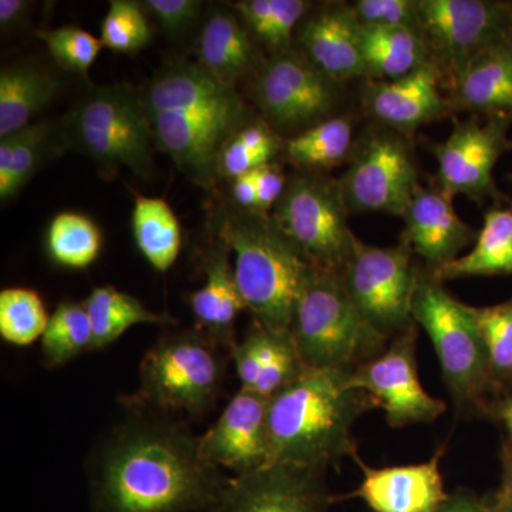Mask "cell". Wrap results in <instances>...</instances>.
Segmentation results:
<instances>
[{"mask_svg":"<svg viewBox=\"0 0 512 512\" xmlns=\"http://www.w3.org/2000/svg\"><path fill=\"white\" fill-rule=\"evenodd\" d=\"M120 404L86 458L90 512H214L231 476L201 457L190 421Z\"/></svg>","mask_w":512,"mask_h":512,"instance_id":"1","label":"cell"},{"mask_svg":"<svg viewBox=\"0 0 512 512\" xmlns=\"http://www.w3.org/2000/svg\"><path fill=\"white\" fill-rule=\"evenodd\" d=\"M154 144L202 188L214 187L231 138L251 123L235 87L198 63L164 66L141 93Z\"/></svg>","mask_w":512,"mask_h":512,"instance_id":"2","label":"cell"},{"mask_svg":"<svg viewBox=\"0 0 512 512\" xmlns=\"http://www.w3.org/2000/svg\"><path fill=\"white\" fill-rule=\"evenodd\" d=\"M350 373L306 369L269 399L271 464L328 471L356 456L353 427L363 414L377 409V403L370 394L350 387Z\"/></svg>","mask_w":512,"mask_h":512,"instance_id":"3","label":"cell"},{"mask_svg":"<svg viewBox=\"0 0 512 512\" xmlns=\"http://www.w3.org/2000/svg\"><path fill=\"white\" fill-rule=\"evenodd\" d=\"M215 235L231 251L239 293L252 320L289 330L312 262L266 212H224Z\"/></svg>","mask_w":512,"mask_h":512,"instance_id":"4","label":"cell"},{"mask_svg":"<svg viewBox=\"0 0 512 512\" xmlns=\"http://www.w3.org/2000/svg\"><path fill=\"white\" fill-rule=\"evenodd\" d=\"M231 352L198 328H167L147 350L138 386L120 402L198 420L220 400Z\"/></svg>","mask_w":512,"mask_h":512,"instance_id":"5","label":"cell"},{"mask_svg":"<svg viewBox=\"0 0 512 512\" xmlns=\"http://www.w3.org/2000/svg\"><path fill=\"white\" fill-rule=\"evenodd\" d=\"M413 320L429 335L441 376L461 419H488L495 400L505 396L491 370L487 350L466 303L421 268Z\"/></svg>","mask_w":512,"mask_h":512,"instance_id":"6","label":"cell"},{"mask_svg":"<svg viewBox=\"0 0 512 512\" xmlns=\"http://www.w3.org/2000/svg\"><path fill=\"white\" fill-rule=\"evenodd\" d=\"M289 332L309 369L346 372L375 359L389 340L356 308L342 272L316 265L306 276Z\"/></svg>","mask_w":512,"mask_h":512,"instance_id":"7","label":"cell"},{"mask_svg":"<svg viewBox=\"0 0 512 512\" xmlns=\"http://www.w3.org/2000/svg\"><path fill=\"white\" fill-rule=\"evenodd\" d=\"M67 147L89 157L107 180L121 168L154 174L153 133L141 94L126 84L92 87L63 121Z\"/></svg>","mask_w":512,"mask_h":512,"instance_id":"8","label":"cell"},{"mask_svg":"<svg viewBox=\"0 0 512 512\" xmlns=\"http://www.w3.org/2000/svg\"><path fill=\"white\" fill-rule=\"evenodd\" d=\"M349 214L338 180L302 171L288 181L271 217L313 265L342 271L359 242Z\"/></svg>","mask_w":512,"mask_h":512,"instance_id":"9","label":"cell"},{"mask_svg":"<svg viewBox=\"0 0 512 512\" xmlns=\"http://www.w3.org/2000/svg\"><path fill=\"white\" fill-rule=\"evenodd\" d=\"M419 180L409 137L379 124L356 141L338 183L349 212L403 217L421 187Z\"/></svg>","mask_w":512,"mask_h":512,"instance_id":"10","label":"cell"},{"mask_svg":"<svg viewBox=\"0 0 512 512\" xmlns=\"http://www.w3.org/2000/svg\"><path fill=\"white\" fill-rule=\"evenodd\" d=\"M413 256L403 241L394 247H376L359 239L340 271L356 308L387 338L414 325L413 301L421 268Z\"/></svg>","mask_w":512,"mask_h":512,"instance_id":"11","label":"cell"},{"mask_svg":"<svg viewBox=\"0 0 512 512\" xmlns=\"http://www.w3.org/2000/svg\"><path fill=\"white\" fill-rule=\"evenodd\" d=\"M419 29L448 87L478 53L512 39V2L419 0Z\"/></svg>","mask_w":512,"mask_h":512,"instance_id":"12","label":"cell"},{"mask_svg":"<svg viewBox=\"0 0 512 512\" xmlns=\"http://www.w3.org/2000/svg\"><path fill=\"white\" fill-rule=\"evenodd\" d=\"M339 86L308 57L286 50L259 70L254 97L269 126L299 134L335 117L342 97Z\"/></svg>","mask_w":512,"mask_h":512,"instance_id":"13","label":"cell"},{"mask_svg":"<svg viewBox=\"0 0 512 512\" xmlns=\"http://www.w3.org/2000/svg\"><path fill=\"white\" fill-rule=\"evenodd\" d=\"M511 117L471 116L456 123L443 143L434 144L437 160L436 188L453 200L466 195L471 201L494 204L510 200L498 190L494 168L505 151H510L508 138Z\"/></svg>","mask_w":512,"mask_h":512,"instance_id":"14","label":"cell"},{"mask_svg":"<svg viewBox=\"0 0 512 512\" xmlns=\"http://www.w3.org/2000/svg\"><path fill=\"white\" fill-rule=\"evenodd\" d=\"M417 328L414 323L397 333L379 356L363 363L349 376L350 387L370 394L393 429L433 423L447 412V403L421 386Z\"/></svg>","mask_w":512,"mask_h":512,"instance_id":"15","label":"cell"},{"mask_svg":"<svg viewBox=\"0 0 512 512\" xmlns=\"http://www.w3.org/2000/svg\"><path fill=\"white\" fill-rule=\"evenodd\" d=\"M328 471L272 463L231 476L214 512H330Z\"/></svg>","mask_w":512,"mask_h":512,"instance_id":"16","label":"cell"},{"mask_svg":"<svg viewBox=\"0 0 512 512\" xmlns=\"http://www.w3.org/2000/svg\"><path fill=\"white\" fill-rule=\"evenodd\" d=\"M268 404L261 394L239 389L210 429L200 434L201 457L234 476L271 464Z\"/></svg>","mask_w":512,"mask_h":512,"instance_id":"17","label":"cell"},{"mask_svg":"<svg viewBox=\"0 0 512 512\" xmlns=\"http://www.w3.org/2000/svg\"><path fill=\"white\" fill-rule=\"evenodd\" d=\"M443 76L429 62L402 79L366 80L362 90L363 109L380 126L409 137L417 128L454 113L448 96L441 93Z\"/></svg>","mask_w":512,"mask_h":512,"instance_id":"18","label":"cell"},{"mask_svg":"<svg viewBox=\"0 0 512 512\" xmlns=\"http://www.w3.org/2000/svg\"><path fill=\"white\" fill-rule=\"evenodd\" d=\"M444 453L446 446H440L426 463L384 468L367 466L357 453L352 460L362 470V483L346 498H359L375 512L437 511L450 497L440 470Z\"/></svg>","mask_w":512,"mask_h":512,"instance_id":"19","label":"cell"},{"mask_svg":"<svg viewBox=\"0 0 512 512\" xmlns=\"http://www.w3.org/2000/svg\"><path fill=\"white\" fill-rule=\"evenodd\" d=\"M402 218V241L430 274L456 261L477 239L478 231L458 217L453 200L437 188L420 187Z\"/></svg>","mask_w":512,"mask_h":512,"instance_id":"20","label":"cell"},{"mask_svg":"<svg viewBox=\"0 0 512 512\" xmlns=\"http://www.w3.org/2000/svg\"><path fill=\"white\" fill-rule=\"evenodd\" d=\"M303 55L340 84L367 79L360 46V23L352 5L328 3L306 16L298 32Z\"/></svg>","mask_w":512,"mask_h":512,"instance_id":"21","label":"cell"},{"mask_svg":"<svg viewBox=\"0 0 512 512\" xmlns=\"http://www.w3.org/2000/svg\"><path fill=\"white\" fill-rule=\"evenodd\" d=\"M231 362L237 372L239 389L261 394L266 399L309 369L289 330L268 328L254 320L244 338L232 346Z\"/></svg>","mask_w":512,"mask_h":512,"instance_id":"22","label":"cell"},{"mask_svg":"<svg viewBox=\"0 0 512 512\" xmlns=\"http://www.w3.org/2000/svg\"><path fill=\"white\" fill-rule=\"evenodd\" d=\"M200 268L204 284L190 295L195 328L231 352L237 342L235 323L245 305L239 293L231 251L221 239L201 254Z\"/></svg>","mask_w":512,"mask_h":512,"instance_id":"23","label":"cell"},{"mask_svg":"<svg viewBox=\"0 0 512 512\" xmlns=\"http://www.w3.org/2000/svg\"><path fill=\"white\" fill-rule=\"evenodd\" d=\"M447 89L456 111L512 119V39L478 53Z\"/></svg>","mask_w":512,"mask_h":512,"instance_id":"24","label":"cell"},{"mask_svg":"<svg viewBox=\"0 0 512 512\" xmlns=\"http://www.w3.org/2000/svg\"><path fill=\"white\" fill-rule=\"evenodd\" d=\"M430 275L441 284L471 276L512 275V201L498 202L485 212L474 248Z\"/></svg>","mask_w":512,"mask_h":512,"instance_id":"25","label":"cell"},{"mask_svg":"<svg viewBox=\"0 0 512 512\" xmlns=\"http://www.w3.org/2000/svg\"><path fill=\"white\" fill-rule=\"evenodd\" d=\"M200 66L229 87L255 69L256 50L248 30L227 12L212 13L198 39Z\"/></svg>","mask_w":512,"mask_h":512,"instance_id":"26","label":"cell"},{"mask_svg":"<svg viewBox=\"0 0 512 512\" xmlns=\"http://www.w3.org/2000/svg\"><path fill=\"white\" fill-rule=\"evenodd\" d=\"M360 46L366 80L392 82L430 62L419 30L360 25Z\"/></svg>","mask_w":512,"mask_h":512,"instance_id":"27","label":"cell"},{"mask_svg":"<svg viewBox=\"0 0 512 512\" xmlns=\"http://www.w3.org/2000/svg\"><path fill=\"white\" fill-rule=\"evenodd\" d=\"M83 303L92 322L93 352L109 348L133 326L157 325L167 329L178 323L168 313L150 311L140 299L111 285L96 286Z\"/></svg>","mask_w":512,"mask_h":512,"instance_id":"28","label":"cell"},{"mask_svg":"<svg viewBox=\"0 0 512 512\" xmlns=\"http://www.w3.org/2000/svg\"><path fill=\"white\" fill-rule=\"evenodd\" d=\"M60 84L49 73L28 64L0 73V138L19 133L55 99Z\"/></svg>","mask_w":512,"mask_h":512,"instance_id":"29","label":"cell"},{"mask_svg":"<svg viewBox=\"0 0 512 512\" xmlns=\"http://www.w3.org/2000/svg\"><path fill=\"white\" fill-rule=\"evenodd\" d=\"M353 121L349 116H335L284 141L286 158L305 171L338 167L346 163L355 148Z\"/></svg>","mask_w":512,"mask_h":512,"instance_id":"30","label":"cell"},{"mask_svg":"<svg viewBox=\"0 0 512 512\" xmlns=\"http://www.w3.org/2000/svg\"><path fill=\"white\" fill-rule=\"evenodd\" d=\"M134 241L140 254L158 272L170 271L181 251L180 222L161 198L137 197L134 202Z\"/></svg>","mask_w":512,"mask_h":512,"instance_id":"31","label":"cell"},{"mask_svg":"<svg viewBox=\"0 0 512 512\" xmlns=\"http://www.w3.org/2000/svg\"><path fill=\"white\" fill-rule=\"evenodd\" d=\"M86 352H93L92 322L86 306L83 302H60L40 339L43 367L59 369Z\"/></svg>","mask_w":512,"mask_h":512,"instance_id":"32","label":"cell"},{"mask_svg":"<svg viewBox=\"0 0 512 512\" xmlns=\"http://www.w3.org/2000/svg\"><path fill=\"white\" fill-rule=\"evenodd\" d=\"M103 238L99 227L86 215L62 212L50 222L46 251L60 268L82 271L99 259Z\"/></svg>","mask_w":512,"mask_h":512,"instance_id":"33","label":"cell"},{"mask_svg":"<svg viewBox=\"0 0 512 512\" xmlns=\"http://www.w3.org/2000/svg\"><path fill=\"white\" fill-rule=\"evenodd\" d=\"M306 0H242L232 5L251 32L276 53L286 52L293 32L312 8Z\"/></svg>","mask_w":512,"mask_h":512,"instance_id":"34","label":"cell"},{"mask_svg":"<svg viewBox=\"0 0 512 512\" xmlns=\"http://www.w3.org/2000/svg\"><path fill=\"white\" fill-rule=\"evenodd\" d=\"M13 136L16 141L15 158L9 183L0 190L2 201L15 197L47 158L62 153L63 146L67 147L66 143H59V140H66L64 128L57 127L52 121H37Z\"/></svg>","mask_w":512,"mask_h":512,"instance_id":"35","label":"cell"},{"mask_svg":"<svg viewBox=\"0 0 512 512\" xmlns=\"http://www.w3.org/2000/svg\"><path fill=\"white\" fill-rule=\"evenodd\" d=\"M50 315L39 293L29 288H6L0 292V336L18 348L42 339Z\"/></svg>","mask_w":512,"mask_h":512,"instance_id":"36","label":"cell"},{"mask_svg":"<svg viewBox=\"0 0 512 512\" xmlns=\"http://www.w3.org/2000/svg\"><path fill=\"white\" fill-rule=\"evenodd\" d=\"M481 339H483L491 370L505 396L512 394V298L485 308L468 305Z\"/></svg>","mask_w":512,"mask_h":512,"instance_id":"37","label":"cell"},{"mask_svg":"<svg viewBox=\"0 0 512 512\" xmlns=\"http://www.w3.org/2000/svg\"><path fill=\"white\" fill-rule=\"evenodd\" d=\"M282 147L268 121H251L225 146L220 161V177L235 180L271 164Z\"/></svg>","mask_w":512,"mask_h":512,"instance_id":"38","label":"cell"},{"mask_svg":"<svg viewBox=\"0 0 512 512\" xmlns=\"http://www.w3.org/2000/svg\"><path fill=\"white\" fill-rule=\"evenodd\" d=\"M153 32L141 3L111 0L109 12L101 25V45L116 53L133 55L151 42Z\"/></svg>","mask_w":512,"mask_h":512,"instance_id":"39","label":"cell"},{"mask_svg":"<svg viewBox=\"0 0 512 512\" xmlns=\"http://www.w3.org/2000/svg\"><path fill=\"white\" fill-rule=\"evenodd\" d=\"M37 36L43 40L53 59L63 69L74 73L86 74L89 72L103 47L100 39L77 26L42 30L37 33Z\"/></svg>","mask_w":512,"mask_h":512,"instance_id":"40","label":"cell"},{"mask_svg":"<svg viewBox=\"0 0 512 512\" xmlns=\"http://www.w3.org/2000/svg\"><path fill=\"white\" fill-rule=\"evenodd\" d=\"M363 26L419 30V0H357L352 5Z\"/></svg>","mask_w":512,"mask_h":512,"instance_id":"41","label":"cell"},{"mask_svg":"<svg viewBox=\"0 0 512 512\" xmlns=\"http://www.w3.org/2000/svg\"><path fill=\"white\" fill-rule=\"evenodd\" d=\"M144 8L153 13L161 28L170 36H183L197 22L202 9L198 0H147Z\"/></svg>","mask_w":512,"mask_h":512,"instance_id":"42","label":"cell"},{"mask_svg":"<svg viewBox=\"0 0 512 512\" xmlns=\"http://www.w3.org/2000/svg\"><path fill=\"white\" fill-rule=\"evenodd\" d=\"M251 175L254 178L256 194H258V210L256 211L268 214V210L274 208L276 202L281 200L288 181L282 171L272 163L252 171Z\"/></svg>","mask_w":512,"mask_h":512,"instance_id":"43","label":"cell"},{"mask_svg":"<svg viewBox=\"0 0 512 512\" xmlns=\"http://www.w3.org/2000/svg\"><path fill=\"white\" fill-rule=\"evenodd\" d=\"M434 512H494L490 500L478 497L474 491L460 488L456 493L450 494L446 503Z\"/></svg>","mask_w":512,"mask_h":512,"instance_id":"44","label":"cell"},{"mask_svg":"<svg viewBox=\"0 0 512 512\" xmlns=\"http://www.w3.org/2000/svg\"><path fill=\"white\" fill-rule=\"evenodd\" d=\"M488 419L498 421L504 427L507 436H505L501 456L512 457V394H507V396L495 400L490 413H488Z\"/></svg>","mask_w":512,"mask_h":512,"instance_id":"45","label":"cell"},{"mask_svg":"<svg viewBox=\"0 0 512 512\" xmlns=\"http://www.w3.org/2000/svg\"><path fill=\"white\" fill-rule=\"evenodd\" d=\"M503 458V477L494 495L488 497L494 512H512V457Z\"/></svg>","mask_w":512,"mask_h":512,"instance_id":"46","label":"cell"},{"mask_svg":"<svg viewBox=\"0 0 512 512\" xmlns=\"http://www.w3.org/2000/svg\"><path fill=\"white\" fill-rule=\"evenodd\" d=\"M231 192L238 208L249 211L258 210V194H256L254 178L251 173L232 180Z\"/></svg>","mask_w":512,"mask_h":512,"instance_id":"47","label":"cell"},{"mask_svg":"<svg viewBox=\"0 0 512 512\" xmlns=\"http://www.w3.org/2000/svg\"><path fill=\"white\" fill-rule=\"evenodd\" d=\"M30 3L25 0H0V28L9 30L18 26L28 13Z\"/></svg>","mask_w":512,"mask_h":512,"instance_id":"48","label":"cell"},{"mask_svg":"<svg viewBox=\"0 0 512 512\" xmlns=\"http://www.w3.org/2000/svg\"><path fill=\"white\" fill-rule=\"evenodd\" d=\"M15 136L0 138V190L9 183L15 158Z\"/></svg>","mask_w":512,"mask_h":512,"instance_id":"49","label":"cell"},{"mask_svg":"<svg viewBox=\"0 0 512 512\" xmlns=\"http://www.w3.org/2000/svg\"><path fill=\"white\" fill-rule=\"evenodd\" d=\"M510 151H512V143H511ZM508 180H511V181H512V174L508 175Z\"/></svg>","mask_w":512,"mask_h":512,"instance_id":"50","label":"cell"}]
</instances>
